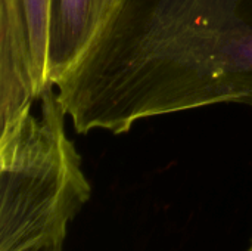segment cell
Masks as SVG:
<instances>
[{
  "label": "cell",
  "mask_w": 252,
  "mask_h": 251,
  "mask_svg": "<svg viewBox=\"0 0 252 251\" xmlns=\"http://www.w3.org/2000/svg\"><path fill=\"white\" fill-rule=\"evenodd\" d=\"M77 133L216 105L252 108V0H115L56 84Z\"/></svg>",
  "instance_id": "cell-1"
},
{
  "label": "cell",
  "mask_w": 252,
  "mask_h": 251,
  "mask_svg": "<svg viewBox=\"0 0 252 251\" xmlns=\"http://www.w3.org/2000/svg\"><path fill=\"white\" fill-rule=\"evenodd\" d=\"M38 101L37 114L0 132V251H62L92 194L56 87Z\"/></svg>",
  "instance_id": "cell-2"
},
{
  "label": "cell",
  "mask_w": 252,
  "mask_h": 251,
  "mask_svg": "<svg viewBox=\"0 0 252 251\" xmlns=\"http://www.w3.org/2000/svg\"><path fill=\"white\" fill-rule=\"evenodd\" d=\"M40 95L22 0H0V132L28 115Z\"/></svg>",
  "instance_id": "cell-3"
},
{
  "label": "cell",
  "mask_w": 252,
  "mask_h": 251,
  "mask_svg": "<svg viewBox=\"0 0 252 251\" xmlns=\"http://www.w3.org/2000/svg\"><path fill=\"white\" fill-rule=\"evenodd\" d=\"M115 0H50L49 56L50 84L65 75L87 49Z\"/></svg>",
  "instance_id": "cell-4"
},
{
  "label": "cell",
  "mask_w": 252,
  "mask_h": 251,
  "mask_svg": "<svg viewBox=\"0 0 252 251\" xmlns=\"http://www.w3.org/2000/svg\"><path fill=\"white\" fill-rule=\"evenodd\" d=\"M28 31L31 38L32 59L40 93L50 84L47 56H49V10L50 0H22Z\"/></svg>",
  "instance_id": "cell-5"
},
{
  "label": "cell",
  "mask_w": 252,
  "mask_h": 251,
  "mask_svg": "<svg viewBox=\"0 0 252 251\" xmlns=\"http://www.w3.org/2000/svg\"><path fill=\"white\" fill-rule=\"evenodd\" d=\"M248 251H252V244H251V247H250V250H248Z\"/></svg>",
  "instance_id": "cell-6"
}]
</instances>
